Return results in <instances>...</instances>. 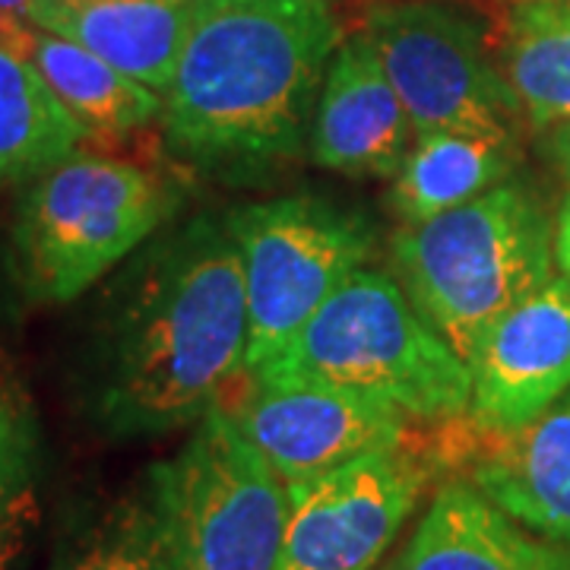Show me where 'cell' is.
<instances>
[{"label": "cell", "mask_w": 570, "mask_h": 570, "mask_svg": "<svg viewBox=\"0 0 570 570\" xmlns=\"http://www.w3.org/2000/svg\"><path fill=\"white\" fill-rule=\"evenodd\" d=\"M247 371L242 254L216 219L140 250L96 305L80 352L82 409L108 438L200 422Z\"/></svg>", "instance_id": "obj_1"}, {"label": "cell", "mask_w": 570, "mask_h": 570, "mask_svg": "<svg viewBox=\"0 0 570 570\" xmlns=\"http://www.w3.org/2000/svg\"><path fill=\"white\" fill-rule=\"evenodd\" d=\"M336 48L326 0H187L163 102L171 149L216 171L295 156Z\"/></svg>", "instance_id": "obj_2"}, {"label": "cell", "mask_w": 570, "mask_h": 570, "mask_svg": "<svg viewBox=\"0 0 570 570\" xmlns=\"http://www.w3.org/2000/svg\"><path fill=\"white\" fill-rule=\"evenodd\" d=\"M390 257L409 302L469 365L491 324L549 283L554 247L530 190L498 184L441 216L403 223Z\"/></svg>", "instance_id": "obj_3"}, {"label": "cell", "mask_w": 570, "mask_h": 570, "mask_svg": "<svg viewBox=\"0 0 570 570\" xmlns=\"http://www.w3.org/2000/svg\"><path fill=\"white\" fill-rule=\"evenodd\" d=\"M250 374H307L387 396L412 419L469 412L472 371L384 273L355 269L273 362Z\"/></svg>", "instance_id": "obj_4"}, {"label": "cell", "mask_w": 570, "mask_h": 570, "mask_svg": "<svg viewBox=\"0 0 570 570\" xmlns=\"http://www.w3.org/2000/svg\"><path fill=\"white\" fill-rule=\"evenodd\" d=\"M175 213V194L134 163L73 153L32 178L17 213L26 288L70 302L140 250Z\"/></svg>", "instance_id": "obj_5"}, {"label": "cell", "mask_w": 570, "mask_h": 570, "mask_svg": "<svg viewBox=\"0 0 570 570\" xmlns=\"http://www.w3.org/2000/svg\"><path fill=\"white\" fill-rule=\"evenodd\" d=\"M171 570H276L288 489L223 406L171 460L149 469Z\"/></svg>", "instance_id": "obj_6"}, {"label": "cell", "mask_w": 570, "mask_h": 570, "mask_svg": "<svg viewBox=\"0 0 570 570\" xmlns=\"http://www.w3.org/2000/svg\"><path fill=\"white\" fill-rule=\"evenodd\" d=\"M247 295V371H261L362 269L374 228L321 197H279L228 216Z\"/></svg>", "instance_id": "obj_7"}, {"label": "cell", "mask_w": 570, "mask_h": 570, "mask_svg": "<svg viewBox=\"0 0 570 570\" xmlns=\"http://www.w3.org/2000/svg\"><path fill=\"white\" fill-rule=\"evenodd\" d=\"M365 36L406 105L415 137L438 130L517 134L520 105L494 67L485 29L438 0H384Z\"/></svg>", "instance_id": "obj_8"}, {"label": "cell", "mask_w": 570, "mask_h": 570, "mask_svg": "<svg viewBox=\"0 0 570 570\" xmlns=\"http://www.w3.org/2000/svg\"><path fill=\"white\" fill-rule=\"evenodd\" d=\"M434 482L406 444L285 482L288 520L276 570H377Z\"/></svg>", "instance_id": "obj_9"}, {"label": "cell", "mask_w": 570, "mask_h": 570, "mask_svg": "<svg viewBox=\"0 0 570 570\" xmlns=\"http://www.w3.org/2000/svg\"><path fill=\"white\" fill-rule=\"evenodd\" d=\"M223 409L285 482L406 441L412 415L387 396L307 374H250Z\"/></svg>", "instance_id": "obj_10"}, {"label": "cell", "mask_w": 570, "mask_h": 570, "mask_svg": "<svg viewBox=\"0 0 570 570\" xmlns=\"http://www.w3.org/2000/svg\"><path fill=\"white\" fill-rule=\"evenodd\" d=\"M469 415L489 431H513L570 390V279H554L498 317L472 362Z\"/></svg>", "instance_id": "obj_11"}, {"label": "cell", "mask_w": 570, "mask_h": 570, "mask_svg": "<svg viewBox=\"0 0 570 570\" xmlns=\"http://www.w3.org/2000/svg\"><path fill=\"white\" fill-rule=\"evenodd\" d=\"M307 134L326 171L384 178L403 168L415 127L367 36L336 48Z\"/></svg>", "instance_id": "obj_12"}, {"label": "cell", "mask_w": 570, "mask_h": 570, "mask_svg": "<svg viewBox=\"0 0 570 570\" xmlns=\"http://www.w3.org/2000/svg\"><path fill=\"white\" fill-rule=\"evenodd\" d=\"M463 472L517 523L570 546V390L523 428L479 425Z\"/></svg>", "instance_id": "obj_13"}, {"label": "cell", "mask_w": 570, "mask_h": 570, "mask_svg": "<svg viewBox=\"0 0 570 570\" xmlns=\"http://www.w3.org/2000/svg\"><path fill=\"white\" fill-rule=\"evenodd\" d=\"M381 570H570V546L527 530L469 479H448Z\"/></svg>", "instance_id": "obj_14"}, {"label": "cell", "mask_w": 570, "mask_h": 570, "mask_svg": "<svg viewBox=\"0 0 570 570\" xmlns=\"http://www.w3.org/2000/svg\"><path fill=\"white\" fill-rule=\"evenodd\" d=\"M26 17L165 92L181 55L187 0H32Z\"/></svg>", "instance_id": "obj_15"}, {"label": "cell", "mask_w": 570, "mask_h": 570, "mask_svg": "<svg viewBox=\"0 0 570 570\" xmlns=\"http://www.w3.org/2000/svg\"><path fill=\"white\" fill-rule=\"evenodd\" d=\"M0 45L32 63L86 130L124 134L163 111L156 89L121 73L77 41L41 29L22 13L0 10Z\"/></svg>", "instance_id": "obj_16"}, {"label": "cell", "mask_w": 570, "mask_h": 570, "mask_svg": "<svg viewBox=\"0 0 570 570\" xmlns=\"http://www.w3.org/2000/svg\"><path fill=\"white\" fill-rule=\"evenodd\" d=\"M485 45L535 130L570 121V0H489Z\"/></svg>", "instance_id": "obj_17"}, {"label": "cell", "mask_w": 570, "mask_h": 570, "mask_svg": "<svg viewBox=\"0 0 570 570\" xmlns=\"http://www.w3.org/2000/svg\"><path fill=\"white\" fill-rule=\"evenodd\" d=\"M517 159V134L438 130L415 137V149L396 171L390 209L403 223L441 216L508 181Z\"/></svg>", "instance_id": "obj_18"}, {"label": "cell", "mask_w": 570, "mask_h": 570, "mask_svg": "<svg viewBox=\"0 0 570 570\" xmlns=\"http://www.w3.org/2000/svg\"><path fill=\"white\" fill-rule=\"evenodd\" d=\"M86 134L39 70L0 45V184L39 178L73 156Z\"/></svg>", "instance_id": "obj_19"}, {"label": "cell", "mask_w": 570, "mask_h": 570, "mask_svg": "<svg viewBox=\"0 0 570 570\" xmlns=\"http://www.w3.org/2000/svg\"><path fill=\"white\" fill-rule=\"evenodd\" d=\"M51 570H171L163 513L149 479L67 532Z\"/></svg>", "instance_id": "obj_20"}, {"label": "cell", "mask_w": 570, "mask_h": 570, "mask_svg": "<svg viewBox=\"0 0 570 570\" xmlns=\"http://www.w3.org/2000/svg\"><path fill=\"white\" fill-rule=\"evenodd\" d=\"M39 520L36 438L20 412L0 403V570L20 568Z\"/></svg>", "instance_id": "obj_21"}, {"label": "cell", "mask_w": 570, "mask_h": 570, "mask_svg": "<svg viewBox=\"0 0 570 570\" xmlns=\"http://www.w3.org/2000/svg\"><path fill=\"white\" fill-rule=\"evenodd\" d=\"M542 146H546L549 163L570 181V121H561L554 124V127H549Z\"/></svg>", "instance_id": "obj_22"}, {"label": "cell", "mask_w": 570, "mask_h": 570, "mask_svg": "<svg viewBox=\"0 0 570 570\" xmlns=\"http://www.w3.org/2000/svg\"><path fill=\"white\" fill-rule=\"evenodd\" d=\"M554 261L561 264L564 276L570 279V197L561 204L558 225H554Z\"/></svg>", "instance_id": "obj_23"}, {"label": "cell", "mask_w": 570, "mask_h": 570, "mask_svg": "<svg viewBox=\"0 0 570 570\" xmlns=\"http://www.w3.org/2000/svg\"><path fill=\"white\" fill-rule=\"evenodd\" d=\"M29 3H32V0H0V10H13V13H22V17H26Z\"/></svg>", "instance_id": "obj_24"}]
</instances>
